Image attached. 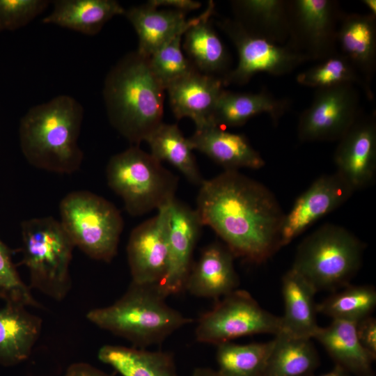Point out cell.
<instances>
[{"label":"cell","instance_id":"cell-1","mask_svg":"<svg viewBox=\"0 0 376 376\" xmlns=\"http://www.w3.org/2000/svg\"><path fill=\"white\" fill-rule=\"evenodd\" d=\"M235 257L255 264L279 249L284 217L271 191L238 171H224L200 185L196 209Z\"/></svg>","mask_w":376,"mask_h":376},{"label":"cell","instance_id":"cell-2","mask_svg":"<svg viewBox=\"0 0 376 376\" xmlns=\"http://www.w3.org/2000/svg\"><path fill=\"white\" fill-rule=\"evenodd\" d=\"M84 108L75 98L60 95L30 108L21 118L19 141L23 155L33 166L71 174L82 164L78 144Z\"/></svg>","mask_w":376,"mask_h":376},{"label":"cell","instance_id":"cell-3","mask_svg":"<svg viewBox=\"0 0 376 376\" xmlns=\"http://www.w3.org/2000/svg\"><path fill=\"white\" fill-rule=\"evenodd\" d=\"M165 89L148 58L136 51L121 58L106 76L103 99L111 125L138 146L162 123Z\"/></svg>","mask_w":376,"mask_h":376},{"label":"cell","instance_id":"cell-4","mask_svg":"<svg viewBox=\"0 0 376 376\" xmlns=\"http://www.w3.org/2000/svg\"><path fill=\"white\" fill-rule=\"evenodd\" d=\"M158 285L132 282L113 304L89 311L86 318L99 328L146 349L160 344L192 320L171 307Z\"/></svg>","mask_w":376,"mask_h":376},{"label":"cell","instance_id":"cell-5","mask_svg":"<svg viewBox=\"0 0 376 376\" xmlns=\"http://www.w3.org/2000/svg\"><path fill=\"white\" fill-rule=\"evenodd\" d=\"M363 244L345 228L321 226L297 247L292 268L315 290L334 291L350 284L361 265Z\"/></svg>","mask_w":376,"mask_h":376},{"label":"cell","instance_id":"cell-6","mask_svg":"<svg viewBox=\"0 0 376 376\" xmlns=\"http://www.w3.org/2000/svg\"><path fill=\"white\" fill-rule=\"evenodd\" d=\"M106 176L109 187L133 217L159 210L175 198L178 178L138 146L113 155Z\"/></svg>","mask_w":376,"mask_h":376},{"label":"cell","instance_id":"cell-7","mask_svg":"<svg viewBox=\"0 0 376 376\" xmlns=\"http://www.w3.org/2000/svg\"><path fill=\"white\" fill-rule=\"evenodd\" d=\"M22 263L28 269L30 286L56 300L71 288L70 265L75 247L60 221L52 217L21 223Z\"/></svg>","mask_w":376,"mask_h":376},{"label":"cell","instance_id":"cell-8","mask_svg":"<svg viewBox=\"0 0 376 376\" xmlns=\"http://www.w3.org/2000/svg\"><path fill=\"white\" fill-rule=\"evenodd\" d=\"M60 223L75 246L106 263L116 256L123 219L111 202L93 192L68 193L59 205Z\"/></svg>","mask_w":376,"mask_h":376},{"label":"cell","instance_id":"cell-9","mask_svg":"<svg viewBox=\"0 0 376 376\" xmlns=\"http://www.w3.org/2000/svg\"><path fill=\"white\" fill-rule=\"evenodd\" d=\"M281 328V317L263 309L247 291L236 289L199 318L195 337L199 343L218 345L242 336H275Z\"/></svg>","mask_w":376,"mask_h":376},{"label":"cell","instance_id":"cell-10","mask_svg":"<svg viewBox=\"0 0 376 376\" xmlns=\"http://www.w3.org/2000/svg\"><path fill=\"white\" fill-rule=\"evenodd\" d=\"M219 26L234 44L239 60L236 68L222 78L224 86L245 84L258 73L284 75L308 61L287 44H276L255 35L235 19H224Z\"/></svg>","mask_w":376,"mask_h":376},{"label":"cell","instance_id":"cell-11","mask_svg":"<svg viewBox=\"0 0 376 376\" xmlns=\"http://www.w3.org/2000/svg\"><path fill=\"white\" fill-rule=\"evenodd\" d=\"M341 15L335 1H288L286 44L308 61L324 60L338 52L336 36Z\"/></svg>","mask_w":376,"mask_h":376},{"label":"cell","instance_id":"cell-12","mask_svg":"<svg viewBox=\"0 0 376 376\" xmlns=\"http://www.w3.org/2000/svg\"><path fill=\"white\" fill-rule=\"evenodd\" d=\"M361 114L354 85L316 89L311 105L299 116L298 138L307 142L339 141Z\"/></svg>","mask_w":376,"mask_h":376},{"label":"cell","instance_id":"cell-13","mask_svg":"<svg viewBox=\"0 0 376 376\" xmlns=\"http://www.w3.org/2000/svg\"><path fill=\"white\" fill-rule=\"evenodd\" d=\"M170 205V204H169ZM169 205L135 227L127 245L132 282L158 285L166 275L169 265Z\"/></svg>","mask_w":376,"mask_h":376},{"label":"cell","instance_id":"cell-14","mask_svg":"<svg viewBox=\"0 0 376 376\" xmlns=\"http://www.w3.org/2000/svg\"><path fill=\"white\" fill-rule=\"evenodd\" d=\"M354 191L336 172L317 178L284 215L280 231V247L290 244L318 220L345 203Z\"/></svg>","mask_w":376,"mask_h":376},{"label":"cell","instance_id":"cell-15","mask_svg":"<svg viewBox=\"0 0 376 376\" xmlns=\"http://www.w3.org/2000/svg\"><path fill=\"white\" fill-rule=\"evenodd\" d=\"M169 265L165 276L158 284L167 297L184 290L191 267L192 253L203 226L196 210L178 200L169 205Z\"/></svg>","mask_w":376,"mask_h":376},{"label":"cell","instance_id":"cell-16","mask_svg":"<svg viewBox=\"0 0 376 376\" xmlns=\"http://www.w3.org/2000/svg\"><path fill=\"white\" fill-rule=\"evenodd\" d=\"M334 159L336 173L354 191L362 189L373 183L376 173L375 114L359 116L339 140Z\"/></svg>","mask_w":376,"mask_h":376},{"label":"cell","instance_id":"cell-17","mask_svg":"<svg viewBox=\"0 0 376 376\" xmlns=\"http://www.w3.org/2000/svg\"><path fill=\"white\" fill-rule=\"evenodd\" d=\"M224 86L222 78L194 69L166 90L175 117L191 118L199 130L214 126L212 113Z\"/></svg>","mask_w":376,"mask_h":376},{"label":"cell","instance_id":"cell-18","mask_svg":"<svg viewBox=\"0 0 376 376\" xmlns=\"http://www.w3.org/2000/svg\"><path fill=\"white\" fill-rule=\"evenodd\" d=\"M234 258L226 245H208L191 265L184 290L198 297L216 299L232 292L239 285Z\"/></svg>","mask_w":376,"mask_h":376},{"label":"cell","instance_id":"cell-19","mask_svg":"<svg viewBox=\"0 0 376 376\" xmlns=\"http://www.w3.org/2000/svg\"><path fill=\"white\" fill-rule=\"evenodd\" d=\"M375 16L372 14H342L337 29V47L355 68L370 95L369 83L376 64Z\"/></svg>","mask_w":376,"mask_h":376},{"label":"cell","instance_id":"cell-20","mask_svg":"<svg viewBox=\"0 0 376 376\" xmlns=\"http://www.w3.org/2000/svg\"><path fill=\"white\" fill-rule=\"evenodd\" d=\"M124 15L138 36L136 52L146 58L177 36L183 35L196 19H186L185 13L159 10L148 3L125 10Z\"/></svg>","mask_w":376,"mask_h":376},{"label":"cell","instance_id":"cell-21","mask_svg":"<svg viewBox=\"0 0 376 376\" xmlns=\"http://www.w3.org/2000/svg\"><path fill=\"white\" fill-rule=\"evenodd\" d=\"M194 150L207 155L225 171L241 168L259 169L265 162L245 136L217 126L196 130L189 138Z\"/></svg>","mask_w":376,"mask_h":376},{"label":"cell","instance_id":"cell-22","mask_svg":"<svg viewBox=\"0 0 376 376\" xmlns=\"http://www.w3.org/2000/svg\"><path fill=\"white\" fill-rule=\"evenodd\" d=\"M26 307L6 304L0 309V365L13 366L31 355L42 330L41 318Z\"/></svg>","mask_w":376,"mask_h":376},{"label":"cell","instance_id":"cell-23","mask_svg":"<svg viewBox=\"0 0 376 376\" xmlns=\"http://www.w3.org/2000/svg\"><path fill=\"white\" fill-rule=\"evenodd\" d=\"M289 100L279 98L267 91L257 93L223 90L216 103L212 121L221 128L239 127L252 117L266 113L274 123L290 109Z\"/></svg>","mask_w":376,"mask_h":376},{"label":"cell","instance_id":"cell-24","mask_svg":"<svg viewBox=\"0 0 376 376\" xmlns=\"http://www.w3.org/2000/svg\"><path fill=\"white\" fill-rule=\"evenodd\" d=\"M214 5L208 3L205 10L196 17L194 22L184 33L183 48L187 58L198 71L222 78L229 72V56L218 35L210 24Z\"/></svg>","mask_w":376,"mask_h":376},{"label":"cell","instance_id":"cell-25","mask_svg":"<svg viewBox=\"0 0 376 376\" xmlns=\"http://www.w3.org/2000/svg\"><path fill=\"white\" fill-rule=\"evenodd\" d=\"M314 288L296 270L290 269L282 278L285 311L281 331L297 337L313 338L320 327Z\"/></svg>","mask_w":376,"mask_h":376},{"label":"cell","instance_id":"cell-26","mask_svg":"<svg viewBox=\"0 0 376 376\" xmlns=\"http://www.w3.org/2000/svg\"><path fill=\"white\" fill-rule=\"evenodd\" d=\"M52 10L42 22L80 33L94 36L113 17L124 15V8L115 0H55Z\"/></svg>","mask_w":376,"mask_h":376},{"label":"cell","instance_id":"cell-27","mask_svg":"<svg viewBox=\"0 0 376 376\" xmlns=\"http://www.w3.org/2000/svg\"><path fill=\"white\" fill-rule=\"evenodd\" d=\"M313 338L318 340L338 365L357 376H373L372 364L375 359L360 344L356 323L333 320L327 327H320Z\"/></svg>","mask_w":376,"mask_h":376},{"label":"cell","instance_id":"cell-28","mask_svg":"<svg viewBox=\"0 0 376 376\" xmlns=\"http://www.w3.org/2000/svg\"><path fill=\"white\" fill-rule=\"evenodd\" d=\"M235 20L249 32L279 45L288 39V1L240 0L232 3Z\"/></svg>","mask_w":376,"mask_h":376},{"label":"cell","instance_id":"cell-29","mask_svg":"<svg viewBox=\"0 0 376 376\" xmlns=\"http://www.w3.org/2000/svg\"><path fill=\"white\" fill-rule=\"evenodd\" d=\"M97 357L123 376H178L173 355L169 352L105 345Z\"/></svg>","mask_w":376,"mask_h":376},{"label":"cell","instance_id":"cell-30","mask_svg":"<svg viewBox=\"0 0 376 376\" xmlns=\"http://www.w3.org/2000/svg\"><path fill=\"white\" fill-rule=\"evenodd\" d=\"M273 341L263 376H314L320 360L311 338L281 331Z\"/></svg>","mask_w":376,"mask_h":376},{"label":"cell","instance_id":"cell-31","mask_svg":"<svg viewBox=\"0 0 376 376\" xmlns=\"http://www.w3.org/2000/svg\"><path fill=\"white\" fill-rule=\"evenodd\" d=\"M150 154L158 161H166L175 167L190 182L201 185L204 180L198 167L189 138L178 125L163 122L146 141Z\"/></svg>","mask_w":376,"mask_h":376},{"label":"cell","instance_id":"cell-32","mask_svg":"<svg viewBox=\"0 0 376 376\" xmlns=\"http://www.w3.org/2000/svg\"><path fill=\"white\" fill-rule=\"evenodd\" d=\"M273 343L272 340L267 343L219 344L216 352L217 371L223 376H263Z\"/></svg>","mask_w":376,"mask_h":376},{"label":"cell","instance_id":"cell-33","mask_svg":"<svg viewBox=\"0 0 376 376\" xmlns=\"http://www.w3.org/2000/svg\"><path fill=\"white\" fill-rule=\"evenodd\" d=\"M317 304V311L333 320L357 322L371 315L376 306V290L371 285H347Z\"/></svg>","mask_w":376,"mask_h":376},{"label":"cell","instance_id":"cell-34","mask_svg":"<svg viewBox=\"0 0 376 376\" xmlns=\"http://www.w3.org/2000/svg\"><path fill=\"white\" fill-rule=\"evenodd\" d=\"M297 81L304 86L316 89L343 84H359L370 94L361 77L350 62L338 52L308 68L297 76Z\"/></svg>","mask_w":376,"mask_h":376},{"label":"cell","instance_id":"cell-35","mask_svg":"<svg viewBox=\"0 0 376 376\" xmlns=\"http://www.w3.org/2000/svg\"><path fill=\"white\" fill-rule=\"evenodd\" d=\"M182 36H177L148 57L150 68L165 91L173 82L195 69L182 52Z\"/></svg>","mask_w":376,"mask_h":376},{"label":"cell","instance_id":"cell-36","mask_svg":"<svg viewBox=\"0 0 376 376\" xmlns=\"http://www.w3.org/2000/svg\"><path fill=\"white\" fill-rule=\"evenodd\" d=\"M0 299L6 304L40 306L31 288L22 280L13 261L12 252L0 239Z\"/></svg>","mask_w":376,"mask_h":376},{"label":"cell","instance_id":"cell-37","mask_svg":"<svg viewBox=\"0 0 376 376\" xmlns=\"http://www.w3.org/2000/svg\"><path fill=\"white\" fill-rule=\"evenodd\" d=\"M47 0H0V32L21 29L44 13Z\"/></svg>","mask_w":376,"mask_h":376},{"label":"cell","instance_id":"cell-38","mask_svg":"<svg viewBox=\"0 0 376 376\" xmlns=\"http://www.w3.org/2000/svg\"><path fill=\"white\" fill-rule=\"evenodd\" d=\"M356 332L362 347L376 358V320L368 316L356 323Z\"/></svg>","mask_w":376,"mask_h":376},{"label":"cell","instance_id":"cell-39","mask_svg":"<svg viewBox=\"0 0 376 376\" xmlns=\"http://www.w3.org/2000/svg\"><path fill=\"white\" fill-rule=\"evenodd\" d=\"M148 3L156 8L166 7L185 13L201 6V2L191 0H150Z\"/></svg>","mask_w":376,"mask_h":376},{"label":"cell","instance_id":"cell-40","mask_svg":"<svg viewBox=\"0 0 376 376\" xmlns=\"http://www.w3.org/2000/svg\"><path fill=\"white\" fill-rule=\"evenodd\" d=\"M64 376H113L85 363L77 362L71 364L67 369Z\"/></svg>","mask_w":376,"mask_h":376},{"label":"cell","instance_id":"cell-41","mask_svg":"<svg viewBox=\"0 0 376 376\" xmlns=\"http://www.w3.org/2000/svg\"><path fill=\"white\" fill-rule=\"evenodd\" d=\"M191 376H223L217 370L205 367L196 368L194 370Z\"/></svg>","mask_w":376,"mask_h":376},{"label":"cell","instance_id":"cell-42","mask_svg":"<svg viewBox=\"0 0 376 376\" xmlns=\"http://www.w3.org/2000/svg\"><path fill=\"white\" fill-rule=\"evenodd\" d=\"M350 373L342 367L336 365L329 372L319 376H350Z\"/></svg>","mask_w":376,"mask_h":376},{"label":"cell","instance_id":"cell-43","mask_svg":"<svg viewBox=\"0 0 376 376\" xmlns=\"http://www.w3.org/2000/svg\"><path fill=\"white\" fill-rule=\"evenodd\" d=\"M363 3L370 10V14L376 15V1L375 0H363Z\"/></svg>","mask_w":376,"mask_h":376}]
</instances>
